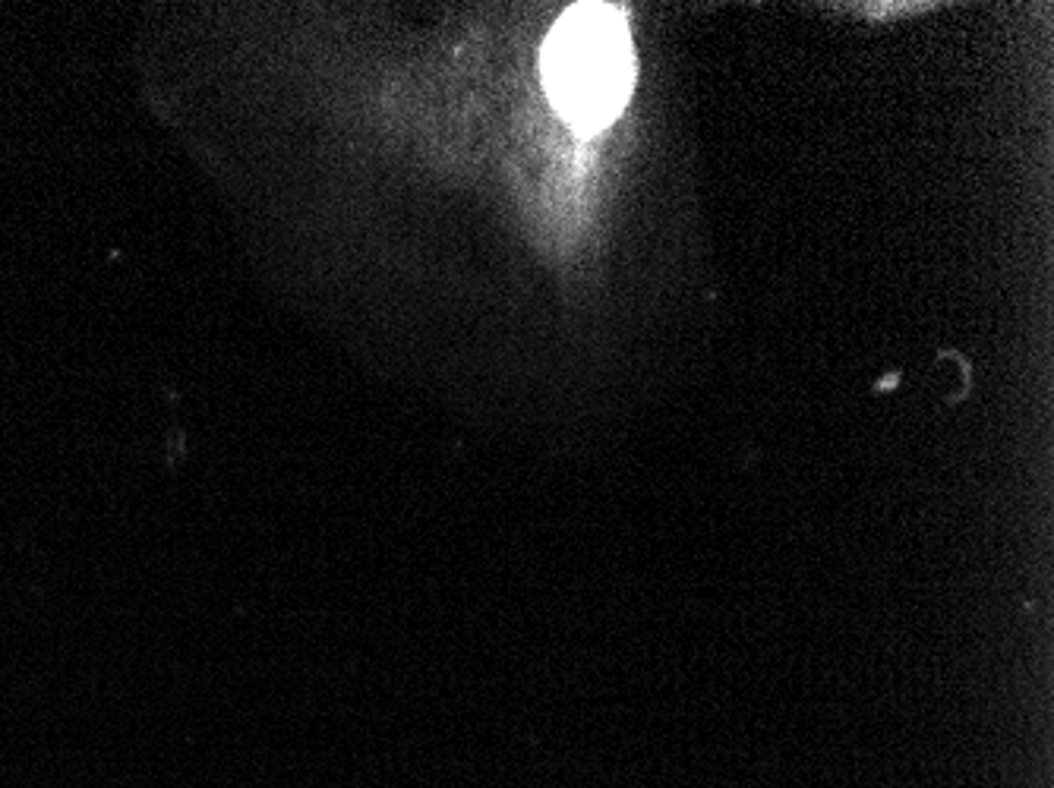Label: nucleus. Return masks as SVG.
<instances>
[{
    "instance_id": "nucleus-1",
    "label": "nucleus",
    "mask_w": 1054,
    "mask_h": 788,
    "mask_svg": "<svg viewBox=\"0 0 1054 788\" xmlns=\"http://www.w3.org/2000/svg\"><path fill=\"white\" fill-rule=\"evenodd\" d=\"M543 86L575 130H604L626 108L634 86V47L616 7H572L540 54Z\"/></svg>"
}]
</instances>
